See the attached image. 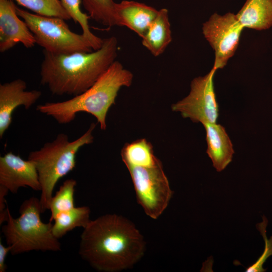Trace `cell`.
<instances>
[{
    "instance_id": "9",
    "label": "cell",
    "mask_w": 272,
    "mask_h": 272,
    "mask_svg": "<svg viewBox=\"0 0 272 272\" xmlns=\"http://www.w3.org/2000/svg\"><path fill=\"white\" fill-rule=\"evenodd\" d=\"M243 28L236 14L230 12L214 13L203 24V34L215 51V70L223 68L234 55Z\"/></svg>"
},
{
    "instance_id": "15",
    "label": "cell",
    "mask_w": 272,
    "mask_h": 272,
    "mask_svg": "<svg viewBox=\"0 0 272 272\" xmlns=\"http://www.w3.org/2000/svg\"><path fill=\"white\" fill-rule=\"evenodd\" d=\"M142 45L154 56L161 55L172 38L168 10L162 8L142 38Z\"/></svg>"
},
{
    "instance_id": "2",
    "label": "cell",
    "mask_w": 272,
    "mask_h": 272,
    "mask_svg": "<svg viewBox=\"0 0 272 272\" xmlns=\"http://www.w3.org/2000/svg\"><path fill=\"white\" fill-rule=\"evenodd\" d=\"M102 46L90 52L58 54L44 50L40 82L55 95H78L90 88L116 60L115 36L103 39Z\"/></svg>"
},
{
    "instance_id": "17",
    "label": "cell",
    "mask_w": 272,
    "mask_h": 272,
    "mask_svg": "<svg viewBox=\"0 0 272 272\" xmlns=\"http://www.w3.org/2000/svg\"><path fill=\"white\" fill-rule=\"evenodd\" d=\"M90 213L89 207L82 206L58 214L53 221L52 231L54 236L59 239L76 228H84L91 221Z\"/></svg>"
},
{
    "instance_id": "6",
    "label": "cell",
    "mask_w": 272,
    "mask_h": 272,
    "mask_svg": "<svg viewBox=\"0 0 272 272\" xmlns=\"http://www.w3.org/2000/svg\"><path fill=\"white\" fill-rule=\"evenodd\" d=\"M123 162L130 175L138 202L147 216L158 219L173 193L161 161L152 151Z\"/></svg>"
},
{
    "instance_id": "21",
    "label": "cell",
    "mask_w": 272,
    "mask_h": 272,
    "mask_svg": "<svg viewBox=\"0 0 272 272\" xmlns=\"http://www.w3.org/2000/svg\"><path fill=\"white\" fill-rule=\"evenodd\" d=\"M19 5L34 12L37 15L57 17L65 20L71 19L60 0H13Z\"/></svg>"
},
{
    "instance_id": "11",
    "label": "cell",
    "mask_w": 272,
    "mask_h": 272,
    "mask_svg": "<svg viewBox=\"0 0 272 272\" xmlns=\"http://www.w3.org/2000/svg\"><path fill=\"white\" fill-rule=\"evenodd\" d=\"M13 0H0V51L4 52L17 43L26 48L36 44L34 35L19 18Z\"/></svg>"
},
{
    "instance_id": "20",
    "label": "cell",
    "mask_w": 272,
    "mask_h": 272,
    "mask_svg": "<svg viewBox=\"0 0 272 272\" xmlns=\"http://www.w3.org/2000/svg\"><path fill=\"white\" fill-rule=\"evenodd\" d=\"M63 7L75 23H78L82 30V34L90 41L94 50L102 45L103 39L96 36L91 31L89 25V16L83 13L80 8L81 0H60Z\"/></svg>"
},
{
    "instance_id": "10",
    "label": "cell",
    "mask_w": 272,
    "mask_h": 272,
    "mask_svg": "<svg viewBox=\"0 0 272 272\" xmlns=\"http://www.w3.org/2000/svg\"><path fill=\"white\" fill-rule=\"evenodd\" d=\"M0 185L13 194L21 187H29L41 191V187L35 164L11 152L0 157Z\"/></svg>"
},
{
    "instance_id": "14",
    "label": "cell",
    "mask_w": 272,
    "mask_h": 272,
    "mask_svg": "<svg viewBox=\"0 0 272 272\" xmlns=\"http://www.w3.org/2000/svg\"><path fill=\"white\" fill-rule=\"evenodd\" d=\"M203 125L206 132L207 153L217 171L221 172L232 160L234 153L233 144L222 125L217 123Z\"/></svg>"
},
{
    "instance_id": "22",
    "label": "cell",
    "mask_w": 272,
    "mask_h": 272,
    "mask_svg": "<svg viewBox=\"0 0 272 272\" xmlns=\"http://www.w3.org/2000/svg\"><path fill=\"white\" fill-rule=\"evenodd\" d=\"M268 224L267 218L263 215L262 221L256 225V228L264 241V249L262 254L254 263L247 267L246 272H264L266 269L263 267L264 263L266 259L272 255V236L268 239L266 236V227Z\"/></svg>"
},
{
    "instance_id": "16",
    "label": "cell",
    "mask_w": 272,
    "mask_h": 272,
    "mask_svg": "<svg viewBox=\"0 0 272 272\" xmlns=\"http://www.w3.org/2000/svg\"><path fill=\"white\" fill-rule=\"evenodd\" d=\"M236 16L244 28L268 29L272 26V0H246Z\"/></svg>"
},
{
    "instance_id": "8",
    "label": "cell",
    "mask_w": 272,
    "mask_h": 272,
    "mask_svg": "<svg viewBox=\"0 0 272 272\" xmlns=\"http://www.w3.org/2000/svg\"><path fill=\"white\" fill-rule=\"evenodd\" d=\"M216 71L213 67L206 75L194 78L191 81L189 94L173 104L172 110L180 113L184 118L202 125L217 123L219 106L214 86Z\"/></svg>"
},
{
    "instance_id": "7",
    "label": "cell",
    "mask_w": 272,
    "mask_h": 272,
    "mask_svg": "<svg viewBox=\"0 0 272 272\" xmlns=\"http://www.w3.org/2000/svg\"><path fill=\"white\" fill-rule=\"evenodd\" d=\"M16 12L34 35L36 44L44 50L58 54L94 50L90 41L83 34L71 31L65 20L32 14L17 7Z\"/></svg>"
},
{
    "instance_id": "1",
    "label": "cell",
    "mask_w": 272,
    "mask_h": 272,
    "mask_svg": "<svg viewBox=\"0 0 272 272\" xmlns=\"http://www.w3.org/2000/svg\"><path fill=\"white\" fill-rule=\"evenodd\" d=\"M145 250L144 238L132 222L107 214L91 220L83 228L79 254L98 271L118 272L131 268Z\"/></svg>"
},
{
    "instance_id": "19",
    "label": "cell",
    "mask_w": 272,
    "mask_h": 272,
    "mask_svg": "<svg viewBox=\"0 0 272 272\" xmlns=\"http://www.w3.org/2000/svg\"><path fill=\"white\" fill-rule=\"evenodd\" d=\"M77 181L74 179L65 180L55 195L52 196L49 204L51 216L49 222H52L59 213L69 211L74 207V194Z\"/></svg>"
},
{
    "instance_id": "23",
    "label": "cell",
    "mask_w": 272,
    "mask_h": 272,
    "mask_svg": "<svg viewBox=\"0 0 272 272\" xmlns=\"http://www.w3.org/2000/svg\"><path fill=\"white\" fill-rule=\"evenodd\" d=\"M10 246L7 245L5 246L0 242V272H6L7 269V266L6 264V259L9 252L11 251Z\"/></svg>"
},
{
    "instance_id": "4",
    "label": "cell",
    "mask_w": 272,
    "mask_h": 272,
    "mask_svg": "<svg viewBox=\"0 0 272 272\" xmlns=\"http://www.w3.org/2000/svg\"><path fill=\"white\" fill-rule=\"evenodd\" d=\"M96 124L91 123L82 135L71 142L66 134L59 133L52 142L44 144L39 150L29 153L28 159L35 164L41 184L39 199L42 213L49 209L57 181L75 168L79 150L93 142L92 132Z\"/></svg>"
},
{
    "instance_id": "12",
    "label": "cell",
    "mask_w": 272,
    "mask_h": 272,
    "mask_svg": "<svg viewBox=\"0 0 272 272\" xmlns=\"http://www.w3.org/2000/svg\"><path fill=\"white\" fill-rule=\"evenodd\" d=\"M26 88V83L20 79L0 85L1 138L11 124L14 110L21 105L28 109L40 97V91H27Z\"/></svg>"
},
{
    "instance_id": "18",
    "label": "cell",
    "mask_w": 272,
    "mask_h": 272,
    "mask_svg": "<svg viewBox=\"0 0 272 272\" xmlns=\"http://www.w3.org/2000/svg\"><path fill=\"white\" fill-rule=\"evenodd\" d=\"M89 16L107 28L116 26V3L113 0H81Z\"/></svg>"
},
{
    "instance_id": "3",
    "label": "cell",
    "mask_w": 272,
    "mask_h": 272,
    "mask_svg": "<svg viewBox=\"0 0 272 272\" xmlns=\"http://www.w3.org/2000/svg\"><path fill=\"white\" fill-rule=\"evenodd\" d=\"M133 76L118 61L115 60L98 80L84 92L62 102H46L36 110L53 117L59 124L73 121L78 113L86 112L97 119L100 128H106V118L109 108L122 87H129Z\"/></svg>"
},
{
    "instance_id": "5",
    "label": "cell",
    "mask_w": 272,
    "mask_h": 272,
    "mask_svg": "<svg viewBox=\"0 0 272 272\" xmlns=\"http://www.w3.org/2000/svg\"><path fill=\"white\" fill-rule=\"evenodd\" d=\"M20 216L14 218L9 213L2 232L13 255L32 251L57 252L61 249L59 239L53 235L52 223H43L40 199L31 197L25 200L19 208Z\"/></svg>"
},
{
    "instance_id": "13",
    "label": "cell",
    "mask_w": 272,
    "mask_h": 272,
    "mask_svg": "<svg viewBox=\"0 0 272 272\" xmlns=\"http://www.w3.org/2000/svg\"><path fill=\"white\" fill-rule=\"evenodd\" d=\"M158 11L144 3L133 1L116 3V26L126 27L142 38Z\"/></svg>"
}]
</instances>
